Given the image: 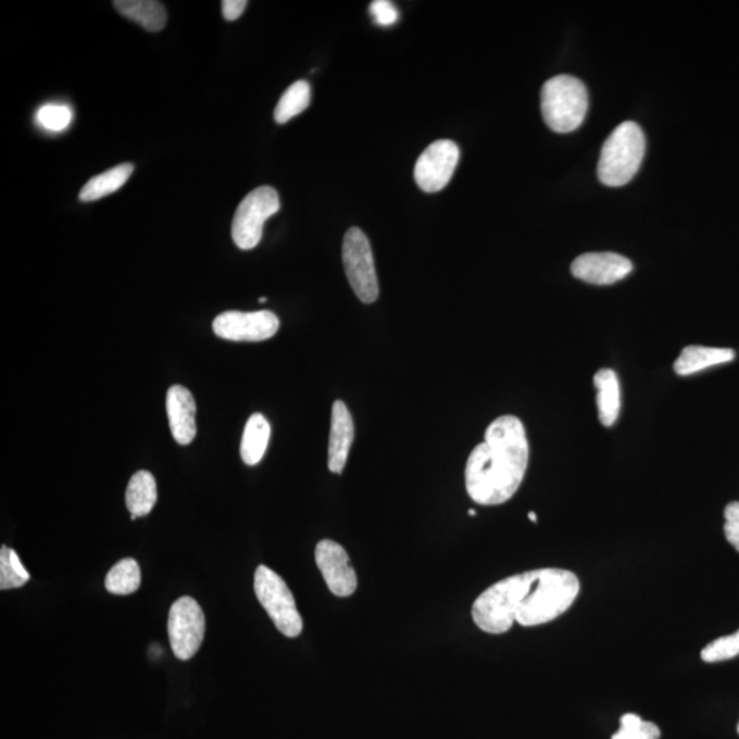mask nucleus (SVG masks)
<instances>
[{
  "label": "nucleus",
  "mask_w": 739,
  "mask_h": 739,
  "mask_svg": "<svg viewBox=\"0 0 739 739\" xmlns=\"http://www.w3.org/2000/svg\"><path fill=\"white\" fill-rule=\"evenodd\" d=\"M577 575L562 568L533 569L490 586L473 605L475 625L489 635H503L514 623L540 626L566 612L578 598Z\"/></svg>",
  "instance_id": "obj_1"
},
{
  "label": "nucleus",
  "mask_w": 739,
  "mask_h": 739,
  "mask_svg": "<svg viewBox=\"0 0 739 739\" xmlns=\"http://www.w3.org/2000/svg\"><path fill=\"white\" fill-rule=\"evenodd\" d=\"M529 464V442L524 424L514 415L492 422L485 441L469 453L466 489L480 505L504 504L517 492Z\"/></svg>",
  "instance_id": "obj_2"
},
{
  "label": "nucleus",
  "mask_w": 739,
  "mask_h": 739,
  "mask_svg": "<svg viewBox=\"0 0 739 739\" xmlns=\"http://www.w3.org/2000/svg\"><path fill=\"white\" fill-rule=\"evenodd\" d=\"M646 135L640 125L627 121L612 131L601 150L598 173L609 187H622L635 178L646 156Z\"/></svg>",
  "instance_id": "obj_3"
},
{
  "label": "nucleus",
  "mask_w": 739,
  "mask_h": 739,
  "mask_svg": "<svg viewBox=\"0 0 739 739\" xmlns=\"http://www.w3.org/2000/svg\"><path fill=\"white\" fill-rule=\"evenodd\" d=\"M589 109V95L578 78L562 74L543 84L541 111L546 124L556 134H569L583 125Z\"/></svg>",
  "instance_id": "obj_4"
},
{
  "label": "nucleus",
  "mask_w": 739,
  "mask_h": 739,
  "mask_svg": "<svg viewBox=\"0 0 739 739\" xmlns=\"http://www.w3.org/2000/svg\"><path fill=\"white\" fill-rule=\"evenodd\" d=\"M253 589L259 603L266 610L281 635L288 638L302 635L303 619L296 606L292 591L277 573L266 566H259L253 579Z\"/></svg>",
  "instance_id": "obj_5"
},
{
  "label": "nucleus",
  "mask_w": 739,
  "mask_h": 739,
  "mask_svg": "<svg viewBox=\"0 0 739 739\" xmlns=\"http://www.w3.org/2000/svg\"><path fill=\"white\" fill-rule=\"evenodd\" d=\"M281 209L276 189L259 187L248 193L236 210L231 237L240 250H253L262 240L263 226Z\"/></svg>",
  "instance_id": "obj_6"
},
{
  "label": "nucleus",
  "mask_w": 739,
  "mask_h": 739,
  "mask_svg": "<svg viewBox=\"0 0 739 739\" xmlns=\"http://www.w3.org/2000/svg\"><path fill=\"white\" fill-rule=\"evenodd\" d=\"M342 262L348 281L362 303H374L378 299L379 287L374 265L372 246L367 236L359 228L347 231L342 242Z\"/></svg>",
  "instance_id": "obj_7"
},
{
  "label": "nucleus",
  "mask_w": 739,
  "mask_h": 739,
  "mask_svg": "<svg viewBox=\"0 0 739 739\" xmlns=\"http://www.w3.org/2000/svg\"><path fill=\"white\" fill-rule=\"evenodd\" d=\"M167 631L174 656L185 662L198 653L204 640L205 617L197 600L181 598L174 601L168 612Z\"/></svg>",
  "instance_id": "obj_8"
},
{
  "label": "nucleus",
  "mask_w": 739,
  "mask_h": 739,
  "mask_svg": "<svg viewBox=\"0 0 739 739\" xmlns=\"http://www.w3.org/2000/svg\"><path fill=\"white\" fill-rule=\"evenodd\" d=\"M279 329V320L272 311H225L213 322V330L220 339L258 342L272 339Z\"/></svg>",
  "instance_id": "obj_9"
},
{
  "label": "nucleus",
  "mask_w": 739,
  "mask_h": 739,
  "mask_svg": "<svg viewBox=\"0 0 739 739\" xmlns=\"http://www.w3.org/2000/svg\"><path fill=\"white\" fill-rule=\"evenodd\" d=\"M461 151L452 140H437L426 148L416 161L415 181L422 191L435 193L450 184Z\"/></svg>",
  "instance_id": "obj_10"
},
{
  "label": "nucleus",
  "mask_w": 739,
  "mask_h": 739,
  "mask_svg": "<svg viewBox=\"0 0 739 739\" xmlns=\"http://www.w3.org/2000/svg\"><path fill=\"white\" fill-rule=\"evenodd\" d=\"M315 562L327 588L337 598H350L358 588V577L346 549L331 540H324L315 548Z\"/></svg>",
  "instance_id": "obj_11"
},
{
  "label": "nucleus",
  "mask_w": 739,
  "mask_h": 739,
  "mask_svg": "<svg viewBox=\"0 0 739 739\" xmlns=\"http://www.w3.org/2000/svg\"><path fill=\"white\" fill-rule=\"evenodd\" d=\"M631 272L630 259L615 252L584 253L572 265L573 276L591 285L615 284Z\"/></svg>",
  "instance_id": "obj_12"
},
{
  "label": "nucleus",
  "mask_w": 739,
  "mask_h": 739,
  "mask_svg": "<svg viewBox=\"0 0 739 739\" xmlns=\"http://www.w3.org/2000/svg\"><path fill=\"white\" fill-rule=\"evenodd\" d=\"M166 410L168 426L179 446H188L197 437V403L191 392L181 385L167 390Z\"/></svg>",
  "instance_id": "obj_13"
},
{
  "label": "nucleus",
  "mask_w": 739,
  "mask_h": 739,
  "mask_svg": "<svg viewBox=\"0 0 739 739\" xmlns=\"http://www.w3.org/2000/svg\"><path fill=\"white\" fill-rule=\"evenodd\" d=\"M353 437H355V426H353L350 410L341 400H337L331 409L329 451H327V467L331 473L341 474L345 469Z\"/></svg>",
  "instance_id": "obj_14"
},
{
  "label": "nucleus",
  "mask_w": 739,
  "mask_h": 739,
  "mask_svg": "<svg viewBox=\"0 0 739 739\" xmlns=\"http://www.w3.org/2000/svg\"><path fill=\"white\" fill-rule=\"evenodd\" d=\"M734 359H736V352L730 348L689 346L680 352L674 369L678 376L688 377L702 369L731 362Z\"/></svg>",
  "instance_id": "obj_15"
},
{
  "label": "nucleus",
  "mask_w": 739,
  "mask_h": 739,
  "mask_svg": "<svg viewBox=\"0 0 739 739\" xmlns=\"http://www.w3.org/2000/svg\"><path fill=\"white\" fill-rule=\"evenodd\" d=\"M594 387L598 389L599 419L606 427L615 425L621 414L619 378L612 368H601L596 374Z\"/></svg>",
  "instance_id": "obj_16"
},
{
  "label": "nucleus",
  "mask_w": 739,
  "mask_h": 739,
  "mask_svg": "<svg viewBox=\"0 0 739 739\" xmlns=\"http://www.w3.org/2000/svg\"><path fill=\"white\" fill-rule=\"evenodd\" d=\"M272 427L262 414H253L247 421L242 433L240 455L247 466H256L265 456Z\"/></svg>",
  "instance_id": "obj_17"
},
{
  "label": "nucleus",
  "mask_w": 739,
  "mask_h": 739,
  "mask_svg": "<svg viewBox=\"0 0 739 739\" xmlns=\"http://www.w3.org/2000/svg\"><path fill=\"white\" fill-rule=\"evenodd\" d=\"M114 8L148 32H160L167 23L165 7L154 0H117Z\"/></svg>",
  "instance_id": "obj_18"
},
{
  "label": "nucleus",
  "mask_w": 739,
  "mask_h": 739,
  "mask_svg": "<svg viewBox=\"0 0 739 739\" xmlns=\"http://www.w3.org/2000/svg\"><path fill=\"white\" fill-rule=\"evenodd\" d=\"M158 490L154 475L146 469L137 472L130 478L128 489H126V506L130 515L141 517L150 514L156 504Z\"/></svg>",
  "instance_id": "obj_19"
},
{
  "label": "nucleus",
  "mask_w": 739,
  "mask_h": 739,
  "mask_svg": "<svg viewBox=\"0 0 739 739\" xmlns=\"http://www.w3.org/2000/svg\"><path fill=\"white\" fill-rule=\"evenodd\" d=\"M134 165L130 163H123V165L110 168V171L92 177L84 185L78 198L83 202H95V200L109 197V195L117 192L128 181L131 173H134Z\"/></svg>",
  "instance_id": "obj_20"
},
{
  "label": "nucleus",
  "mask_w": 739,
  "mask_h": 739,
  "mask_svg": "<svg viewBox=\"0 0 739 739\" xmlns=\"http://www.w3.org/2000/svg\"><path fill=\"white\" fill-rule=\"evenodd\" d=\"M141 573L135 559L126 558L111 567L105 577V589L111 594L126 596L139 590Z\"/></svg>",
  "instance_id": "obj_21"
},
{
  "label": "nucleus",
  "mask_w": 739,
  "mask_h": 739,
  "mask_svg": "<svg viewBox=\"0 0 739 739\" xmlns=\"http://www.w3.org/2000/svg\"><path fill=\"white\" fill-rule=\"evenodd\" d=\"M311 102V87L308 82H296L284 92L281 99L274 110V120L279 125L287 124L288 121L303 113Z\"/></svg>",
  "instance_id": "obj_22"
},
{
  "label": "nucleus",
  "mask_w": 739,
  "mask_h": 739,
  "mask_svg": "<svg viewBox=\"0 0 739 739\" xmlns=\"http://www.w3.org/2000/svg\"><path fill=\"white\" fill-rule=\"evenodd\" d=\"M30 575L21 563L17 552L7 546L0 549V589H17L28 583Z\"/></svg>",
  "instance_id": "obj_23"
},
{
  "label": "nucleus",
  "mask_w": 739,
  "mask_h": 739,
  "mask_svg": "<svg viewBox=\"0 0 739 739\" xmlns=\"http://www.w3.org/2000/svg\"><path fill=\"white\" fill-rule=\"evenodd\" d=\"M662 732L652 722H643L636 714H626L621 717V728L611 739H660Z\"/></svg>",
  "instance_id": "obj_24"
},
{
  "label": "nucleus",
  "mask_w": 739,
  "mask_h": 739,
  "mask_svg": "<svg viewBox=\"0 0 739 739\" xmlns=\"http://www.w3.org/2000/svg\"><path fill=\"white\" fill-rule=\"evenodd\" d=\"M73 111L65 104H45L36 113V123L49 131H62L72 124Z\"/></svg>",
  "instance_id": "obj_25"
},
{
  "label": "nucleus",
  "mask_w": 739,
  "mask_h": 739,
  "mask_svg": "<svg viewBox=\"0 0 739 739\" xmlns=\"http://www.w3.org/2000/svg\"><path fill=\"white\" fill-rule=\"evenodd\" d=\"M739 654V630L734 635L717 638L702 649L701 659L705 663L726 662Z\"/></svg>",
  "instance_id": "obj_26"
},
{
  "label": "nucleus",
  "mask_w": 739,
  "mask_h": 739,
  "mask_svg": "<svg viewBox=\"0 0 739 739\" xmlns=\"http://www.w3.org/2000/svg\"><path fill=\"white\" fill-rule=\"evenodd\" d=\"M369 14L381 26L394 25L399 20L398 9L387 0H376V2L369 4Z\"/></svg>",
  "instance_id": "obj_27"
},
{
  "label": "nucleus",
  "mask_w": 739,
  "mask_h": 739,
  "mask_svg": "<svg viewBox=\"0 0 739 739\" xmlns=\"http://www.w3.org/2000/svg\"><path fill=\"white\" fill-rule=\"evenodd\" d=\"M725 533L727 541L739 552V503L732 501L725 510Z\"/></svg>",
  "instance_id": "obj_28"
},
{
  "label": "nucleus",
  "mask_w": 739,
  "mask_h": 739,
  "mask_svg": "<svg viewBox=\"0 0 739 739\" xmlns=\"http://www.w3.org/2000/svg\"><path fill=\"white\" fill-rule=\"evenodd\" d=\"M247 7L246 0H225V2H222V13H224L226 21H236L245 13Z\"/></svg>",
  "instance_id": "obj_29"
},
{
  "label": "nucleus",
  "mask_w": 739,
  "mask_h": 739,
  "mask_svg": "<svg viewBox=\"0 0 739 739\" xmlns=\"http://www.w3.org/2000/svg\"><path fill=\"white\" fill-rule=\"evenodd\" d=\"M529 519L537 524V515L535 514V512H529Z\"/></svg>",
  "instance_id": "obj_30"
},
{
  "label": "nucleus",
  "mask_w": 739,
  "mask_h": 739,
  "mask_svg": "<svg viewBox=\"0 0 739 739\" xmlns=\"http://www.w3.org/2000/svg\"><path fill=\"white\" fill-rule=\"evenodd\" d=\"M468 515H469V516H475V511H474V510H469V511H468Z\"/></svg>",
  "instance_id": "obj_31"
},
{
  "label": "nucleus",
  "mask_w": 739,
  "mask_h": 739,
  "mask_svg": "<svg viewBox=\"0 0 739 739\" xmlns=\"http://www.w3.org/2000/svg\"><path fill=\"white\" fill-rule=\"evenodd\" d=\"M259 302L265 303V302H266V298H261V300H259Z\"/></svg>",
  "instance_id": "obj_32"
},
{
  "label": "nucleus",
  "mask_w": 739,
  "mask_h": 739,
  "mask_svg": "<svg viewBox=\"0 0 739 739\" xmlns=\"http://www.w3.org/2000/svg\"><path fill=\"white\" fill-rule=\"evenodd\" d=\"M738 734H739V723H738Z\"/></svg>",
  "instance_id": "obj_33"
}]
</instances>
